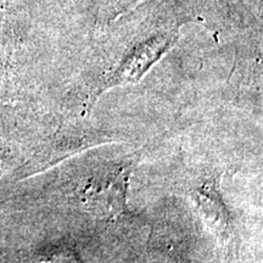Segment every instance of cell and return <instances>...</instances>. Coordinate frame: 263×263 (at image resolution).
Listing matches in <instances>:
<instances>
[{"instance_id":"7a4b0ae2","label":"cell","mask_w":263,"mask_h":263,"mask_svg":"<svg viewBox=\"0 0 263 263\" xmlns=\"http://www.w3.org/2000/svg\"><path fill=\"white\" fill-rule=\"evenodd\" d=\"M134 164L132 159L114 163L91 174L81 186V200L91 215L111 221L129 213L127 193Z\"/></svg>"},{"instance_id":"5b68a950","label":"cell","mask_w":263,"mask_h":263,"mask_svg":"<svg viewBox=\"0 0 263 263\" xmlns=\"http://www.w3.org/2000/svg\"><path fill=\"white\" fill-rule=\"evenodd\" d=\"M58 3L60 4L61 8L64 9L65 6H68V4H70V0H58Z\"/></svg>"},{"instance_id":"277c9868","label":"cell","mask_w":263,"mask_h":263,"mask_svg":"<svg viewBox=\"0 0 263 263\" xmlns=\"http://www.w3.org/2000/svg\"><path fill=\"white\" fill-rule=\"evenodd\" d=\"M145 0H77L76 11L94 27H105Z\"/></svg>"},{"instance_id":"3957f363","label":"cell","mask_w":263,"mask_h":263,"mask_svg":"<svg viewBox=\"0 0 263 263\" xmlns=\"http://www.w3.org/2000/svg\"><path fill=\"white\" fill-rule=\"evenodd\" d=\"M195 199L207 223L223 238H228L232 230V222L228 210L223 203L222 196L217 188L216 180L203 183L196 190Z\"/></svg>"},{"instance_id":"6da1fadb","label":"cell","mask_w":263,"mask_h":263,"mask_svg":"<svg viewBox=\"0 0 263 263\" xmlns=\"http://www.w3.org/2000/svg\"><path fill=\"white\" fill-rule=\"evenodd\" d=\"M190 0H145L105 26L108 67L94 88V97L110 88L137 83L178 41L180 27L192 18Z\"/></svg>"}]
</instances>
